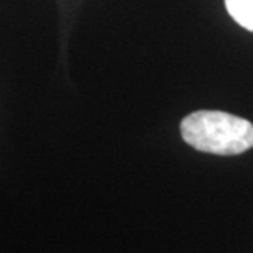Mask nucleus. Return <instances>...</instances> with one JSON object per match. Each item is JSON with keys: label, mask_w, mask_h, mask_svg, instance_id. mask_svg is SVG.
<instances>
[{"label": "nucleus", "mask_w": 253, "mask_h": 253, "mask_svg": "<svg viewBox=\"0 0 253 253\" xmlns=\"http://www.w3.org/2000/svg\"><path fill=\"white\" fill-rule=\"evenodd\" d=\"M225 7L237 23L253 32V0H225Z\"/></svg>", "instance_id": "f03ea898"}, {"label": "nucleus", "mask_w": 253, "mask_h": 253, "mask_svg": "<svg viewBox=\"0 0 253 253\" xmlns=\"http://www.w3.org/2000/svg\"><path fill=\"white\" fill-rule=\"evenodd\" d=\"M183 140L204 153L232 156L253 148V124L220 110H197L181 122Z\"/></svg>", "instance_id": "f257e3e1"}]
</instances>
